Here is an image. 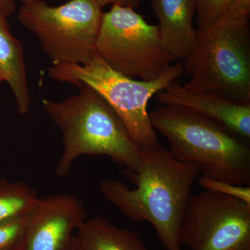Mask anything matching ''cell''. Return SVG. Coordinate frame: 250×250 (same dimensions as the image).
<instances>
[{
	"label": "cell",
	"mask_w": 250,
	"mask_h": 250,
	"mask_svg": "<svg viewBox=\"0 0 250 250\" xmlns=\"http://www.w3.org/2000/svg\"><path fill=\"white\" fill-rule=\"evenodd\" d=\"M126 172L136 187L131 189L122 181L102 179L99 188L105 200L133 221L150 223L165 250H182L181 225L201 170L177 161L159 145L141 149L139 168Z\"/></svg>",
	"instance_id": "6da1fadb"
},
{
	"label": "cell",
	"mask_w": 250,
	"mask_h": 250,
	"mask_svg": "<svg viewBox=\"0 0 250 250\" xmlns=\"http://www.w3.org/2000/svg\"><path fill=\"white\" fill-rule=\"evenodd\" d=\"M79 92L60 102L42 99L49 118L59 126L64 147L55 173L66 177L81 156H106L126 171L136 172L141 149L116 112L91 87L76 85Z\"/></svg>",
	"instance_id": "7a4b0ae2"
},
{
	"label": "cell",
	"mask_w": 250,
	"mask_h": 250,
	"mask_svg": "<svg viewBox=\"0 0 250 250\" xmlns=\"http://www.w3.org/2000/svg\"><path fill=\"white\" fill-rule=\"evenodd\" d=\"M149 118L177 161L197 166L205 177L250 185V147L223 125L174 106H162L149 113Z\"/></svg>",
	"instance_id": "3957f363"
},
{
	"label": "cell",
	"mask_w": 250,
	"mask_h": 250,
	"mask_svg": "<svg viewBox=\"0 0 250 250\" xmlns=\"http://www.w3.org/2000/svg\"><path fill=\"white\" fill-rule=\"evenodd\" d=\"M183 66L189 77L183 85L187 90L250 104L249 18L225 13L209 27L197 29L195 47Z\"/></svg>",
	"instance_id": "277c9868"
},
{
	"label": "cell",
	"mask_w": 250,
	"mask_h": 250,
	"mask_svg": "<svg viewBox=\"0 0 250 250\" xmlns=\"http://www.w3.org/2000/svg\"><path fill=\"white\" fill-rule=\"evenodd\" d=\"M183 73V63L178 62L155 80H134L115 71L97 54L84 65L54 64L48 70L52 80L75 85L82 83L98 92L121 118L141 149L161 145L148 113L149 100Z\"/></svg>",
	"instance_id": "5b68a950"
},
{
	"label": "cell",
	"mask_w": 250,
	"mask_h": 250,
	"mask_svg": "<svg viewBox=\"0 0 250 250\" xmlns=\"http://www.w3.org/2000/svg\"><path fill=\"white\" fill-rule=\"evenodd\" d=\"M103 16L96 0H70L58 6L31 0L23 3L18 20L36 36L52 65H84L96 55Z\"/></svg>",
	"instance_id": "8992f818"
},
{
	"label": "cell",
	"mask_w": 250,
	"mask_h": 250,
	"mask_svg": "<svg viewBox=\"0 0 250 250\" xmlns=\"http://www.w3.org/2000/svg\"><path fill=\"white\" fill-rule=\"evenodd\" d=\"M95 50L111 68L134 80H155L174 62L163 47L158 26L133 8L118 5L103 13Z\"/></svg>",
	"instance_id": "52a82bcc"
},
{
	"label": "cell",
	"mask_w": 250,
	"mask_h": 250,
	"mask_svg": "<svg viewBox=\"0 0 250 250\" xmlns=\"http://www.w3.org/2000/svg\"><path fill=\"white\" fill-rule=\"evenodd\" d=\"M179 242L190 250H250V206L210 190L190 195Z\"/></svg>",
	"instance_id": "ba28073f"
},
{
	"label": "cell",
	"mask_w": 250,
	"mask_h": 250,
	"mask_svg": "<svg viewBox=\"0 0 250 250\" xmlns=\"http://www.w3.org/2000/svg\"><path fill=\"white\" fill-rule=\"evenodd\" d=\"M86 216L83 202L72 194L39 197L27 215L22 250H73L75 233Z\"/></svg>",
	"instance_id": "9c48e42d"
},
{
	"label": "cell",
	"mask_w": 250,
	"mask_h": 250,
	"mask_svg": "<svg viewBox=\"0 0 250 250\" xmlns=\"http://www.w3.org/2000/svg\"><path fill=\"white\" fill-rule=\"evenodd\" d=\"M155 96L163 106L187 108L223 125L242 139H250V104L213 92L191 91L176 80Z\"/></svg>",
	"instance_id": "30bf717a"
},
{
	"label": "cell",
	"mask_w": 250,
	"mask_h": 250,
	"mask_svg": "<svg viewBox=\"0 0 250 250\" xmlns=\"http://www.w3.org/2000/svg\"><path fill=\"white\" fill-rule=\"evenodd\" d=\"M159 21L161 43L174 62L188 57L195 47L197 30L193 19L196 0H151Z\"/></svg>",
	"instance_id": "8fae6325"
},
{
	"label": "cell",
	"mask_w": 250,
	"mask_h": 250,
	"mask_svg": "<svg viewBox=\"0 0 250 250\" xmlns=\"http://www.w3.org/2000/svg\"><path fill=\"white\" fill-rule=\"evenodd\" d=\"M8 16L0 9V77L12 90L18 111L29 113L31 98L22 43L11 34Z\"/></svg>",
	"instance_id": "7c38bea8"
},
{
	"label": "cell",
	"mask_w": 250,
	"mask_h": 250,
	"mask_svg": "<svg viewBox=\"0 0 250 250\" xmlns=\"http://www.w3.org/2000/svg\"><path fill=\"white\" fill-rule=\"evenodd\" d=\"M73 250H147L134 231L118 228L103 217L85 220L77 228Z\"/></svg>",
	"instance_id": "4fadbf2b"
},
{
	"label": "cell",
	"mask_w": 250,
	"mask_h": 250,
	"mask_svg": "<svg viewBox=\"0 0 250 250\" xmlns=\"http://www.w3.org/2000/svg\"><path fill=\"white\" fill-rule=\"evenodd\" d=\"M38 199L35 189L27 182L0 179V223L25 216Z\"/></svg>",
	"instance_id": "5bb4252c"
},
{
	"label": "cell",
	"mask_w": 250,
	"mask_h": 250,
	"mask_svg": "<svg viewBox=\"0 0 250 250\" xmlns=\"http://www.w3.org/2000/svg\"><path fill=\"white\" fill-rule=\"evenodd\" d=\"M27 215L0 223V250H22Z\"/></svg>",
	"instance_id": "9a60e30c"
},
{
	"label": "cell",
	"mask_w": 250,
	"mask_h": 250,
	"mask_svg": "<svg viewBox=\"0 0 250 250\" xmlns=\"http://www.w3.org/2000/svg\"><path fill=\"white\" fill-rule=\"evenodd\" d=\"M228 0H196L198 29L209 27L226 13Z\"/></svg>",
	"instance_id": "2e32d148"
},
{
	"label": "cell",
	"mask_w": 250,
	"mask_h": 250,
	"mask_svg": "<svg viewBox=\"0 0 250 250\" xmlns=\"http://www.w3.org/2000/svg\"><path fill=\"white\" fill-rule=\"evenodd\" d=\"M198 183L201 187L205 188L206 190L235 197L250 206V186L234 185L205 176H202L198 179Z\"/></svg>",
	"instance_id": "e0dca14e"
},
{
	"label": "cell",
	"mask_w": 250,
	"mask_h": 250,
	"mask_svg": "<svg viewBox=\"0 0 250 250\" xmlns=\"http://www.w3.org/2000/svg\"><path fill=\"white\" fill-rule=\"evenodd\" d=\"M227 14L238 18H249L250 0H228Z\"/></svg>",
	"instance_id": "ac0fdd59"
},
{
	"label": "cell",
	"mask_w": 250,
	"mask_h": 250,
	"mask_svg": "<svg viewBox=\"0 0 250 250\" xmlns=\"http://www.w3.org/2000/svg\"><path fill=\"white\" fill-rule=\"evenodd\" d=\"M96 1L102 8L106 5L112 4L128 6V7H131L134 9L135 8L139 6L143 0H96Z\"/></svg>",
	"instance_id": "d6986e66"
},
{
	"label": "cell",
	"mask_w": 250,
	"mask_h": 250,
	"mask_svg": "<svg viewBox=\"0 0 250 250\" xmlns=\"http://www.w3.org/2000/svg\"><path fill=\"white\" fill-rule=\"evenodd\" d=\"M0 9L8 17H10L16 10V4L13 0H0Z\"/></svg>",
	"instance_id": "ffe728a7"
},
{
	"label": "cell",
	"mask_w": 250,
	"mask_h": 250,
	"mask_svg": "<svg viewBox=\"0 0 250 250\" xmlns=\"http://www.w3.org/2000/svg\"><path fill=\"white\" fill-rule=\"evenodd\" d=\"M13 1H15V0H13ZM20 1H22L23 4V3L27 2V1H31V0H20Z\"/></svg>",
	"instance_id": "44dd1931"
},
{
	"label": "cell",
	"mask_w": 250,
	"mask_h": 250,
	"mask_svg": "<svg viewBox=\"0 0 250 250\" xmlns=\"http://www.w3.org/2000/svg\"><path fill=\"white\" fill-rule=\"evenodd\" d=\"M3 80H1V77H0V86H1V85L2 84V83H3Z\"/></svg>",
	"instance_id": "7402d4cb"
}]
</instances>
